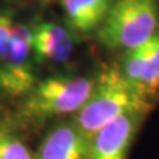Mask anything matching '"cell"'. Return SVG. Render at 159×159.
<instances>
[{
  "label": "cell",
  "instance_id": "3",
  "mask_svg": "<svg viewBox=\"0 0 159 159\" xmlns=\"http://www.w3.org/2000/svg\"><path fill=\"white\" fill-rule=\"evenodd\" d=\"M96 80L73 74H57L43 80L28 93L23 106L24 116L45 121L77 114L90 98Z\"/></svg>",
  "mask_w": 159,
  "mask_h": 159
},
{
  "label": "cell",
  "instance_id": "7",
  "mask_svg": "<svg viewBox=\"0 0 159 159\" xmlns=\"http://www.w3.org/2000/svg\"><path fill=\"white\" fill-rule=\"evenodd\" d=\"M89 141L73 122L61 123L44 137L34 159H86Z\"/></svg>",
  "mask_w": 159,
  "mask_h": 159
},
{
  "label": "cell",
  "instance_id": "6",
  "mask_svg": "<svg viewBox=\"0 0 159 159\" xmlns=\"http://www.w3.org/2000/svg\"><path fill=\"white\" fill-rule=\"evenodd\" d=\"M33 60L37 64H62L74 49V37L68 27L41 21L32 28Z\"/></svg>",
  "mask_w": 159,
  "mask_h": 159
},
{
  "label": "cell",
  "instance_id": "1",
  "mask_svg": "<svg viewBox=\"0 0 159 159\" xmlns=\"http://www.w3.org/2000/svg\"><path fill=\"white\" fill-rule=\"evenodd\" d=\"M150 109L148 99L126 81L118 64H111L98 74L90 98L74 116L73 123L90 139L117 118L130 113H148Z\"/></svg>",
  "mask_w": 159,
  "mask_h": 159
},
{
  "label": "cell",
  "instance_id": "4",
  "mask_svg": "<svg viewBox=\"0 0 159 159\" xmlns=\"http://www.w3.org/2000/svg\"><path fill=\"white\" fill-rule=\"evenodd\" d=\"M32 28L15 23L11 41L0 60V89L11 96L28 94L36 85L32 69Z\"/></svg>",
  "mask_w": 159,
  "mask_h": 159
},
{
  "label": "cell",
  "instance_id": "5",
  "mask_svg": "<svg viewBox=\"0 0 159 159\" xmlns=\"http://www.w3.org/2000/svg\"><path fill=\"white\" fill-rule=\"evenodd\" d=\"M146 114H126L98 130L89 141L86 159H126Z\"/></svg>",
  "mask_w": 159,
  "mask_h": 159
},
{
  "label": "cell",
  "instance_id": "2",
  "mask_svg": "<svg viewBox=\"0 0 159 159\" xmlns=\"http://www.w3.org/2000/svg\"><path fill=\"white\" fill-rule=\"evenodd\" d=\"M158 28L157 0H113L105 21L96 33L105 48L126 52L146 44Z\"/></svg>",
  "mask_w": 159,
  "mask_h": 159
},
{
  "label": "cell",
  "instance_id": "8",
  "mask_svg": "<svg viewBox=\"0 0 159 159\" xmlns=\"http://www.w3.org/2000/svg\"><path fill=\"white\" fill-rule=\"evenodd\" d=\"M113 0H60L68 28L77 33L97 32Z\"/></svg>",
  "mask_w": 159,
  "mask_h": 159
},
{
  "label": "cell",
  "instance_id": "9",
  "mask_svg": "<svg viewBox=\"0 0 159 159\" xmlns=\"http://www.w3.org/2000/svg\"><path fill=\"white\" fill-rule=\"evenodd\" d=\"M145 48V76L142 90L143 96L148 97L159 92V28L154 36L143 45Z\"/></svg>",
  "mask_w": 159,
  "mask_h": 159
},
{
  "label": "cell",
  "instance_id": "10",
  "mask_svg": "<svg viewBox=\"0 0 159 159\" xmlns=\"http://www.w3.org/2000/svg\"><path fill=\"white\" fill-rule=\"evenodd\" d=\"M0 159H34V157L23 141L0 130Z\"/></svg>",
  "mask_w": 159,
  "mask_h": 159
}]
</instances>
